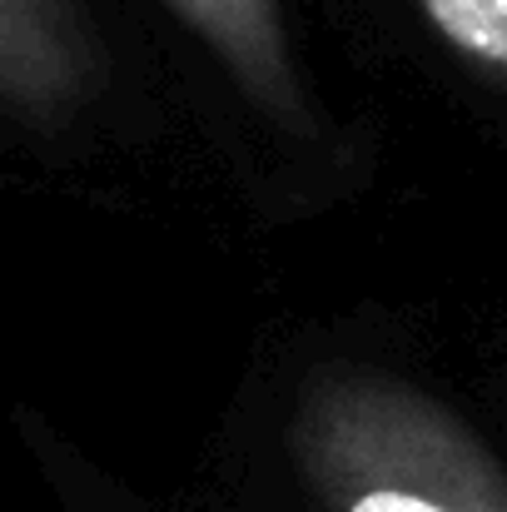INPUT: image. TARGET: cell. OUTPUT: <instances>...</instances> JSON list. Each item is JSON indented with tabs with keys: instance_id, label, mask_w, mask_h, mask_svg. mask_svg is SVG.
I'll list each match as a JSON object with an SVG mask.
<instances>
[{
	"instance_id": "cell-1",
	"label": "cell",
	"mask_w": 507,
	"mask_h": 512,
	"mask_svg": "<svg viewBox=\"0 0 507 512\" xmlns=\"http://www.w3.org/2000/svg\"><path fill=\"white\" fill-rule=\"evenodd\" d=\"M289 458L319 512H507V468L433 393L373 368L299 388Z\"/></svg>"
},
{
	"instance_id": "cell-2",
	"label": "cell",
	"mask_w": 507,
	"mask_h": 512,
	"mask_svg": "<svg viewBox=\"0 0 507 512\" xmlns=\"http://www.w3.org/2000/svg\"><path fill=\"white\" fill-rule=\"evenodd\" d=\"M105 90L85 0H0V115L30 130L80 120Z\"/></svg>"
},
{
	"instance_id": "cell-3",
	"label": "cell",
	"mask_w": 507,
	"mask_h": 512,
	"mask_svg": "<svg viewBox=\"0 0 507 512\" xmlns=\"http://www.w3.org/2000/svg\"><path fill=\"white\" fill-rule=\"evenodd\" d=\"M165 10L209 50L234 95L269 130L314 140L319 110L289 40L284 0H165Z\"/></svg>"
},
{
	"instance_id": "cell-4",
	"label": "cell",
	"mask_w": 507,
	"mask_h": 512,
	"mask_svg": "<svg viewBox=\"0 0 507 512\" xmlns=\"http://www.w3.org/2000/svg\"><path fill=\"white\" fill-rule=\"evenodd\" d=\"M413 5L473 75L507 90V0H413Z\"/></svg>"
}]
</instances>
